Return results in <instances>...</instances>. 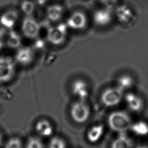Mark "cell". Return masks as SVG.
<instances>
[{
    "label": "cell",
    "instance_id": "17",
    "mask_svg": "<svg viewBox=\"0 0 148 148\" xmlns=\"http://www.w3.org/2000/svg\"><path fill=\"white\" fill-rule=\"evenodd\" d=\"M132 145L131 139L125 134H121L112 141L111 148H131Z\"/></svg>",
    "mask_w": 148,
    "mask_h": 148
},
{
    "label": "cell",
    "instance_id": "2",
    "mask_svg": "<svg viewBox=\"0 0 148 148\" xmlns=\"http://www.w3.org/2000/svg\"><path fill=\"white\" fill-rule=\"evenodd\" d=\"M67 28L68 27L65 23H60L49 28L46 34L47 40L54 46L62 44L66 37Z\"/></svg>",
    "mask_w": 148,
    "mask_h": 148
},
{
    "label": "cell",
    "instance_id": "4",
    "mask_svg": "<svg viewBox=\"0 0 148 148\" xmlns=\"http://www.w3.org/2000/svg\"><path fill=\"white\" fill-rule=\"evenodd\" d=\"M123 97V91L117 87L104 90L101 95V101L107 107H114L119 105Z\"/></svg>",
    "mask_w": 148,
    "mask_h": 148
},
{
    "label": "cell",
    "instance_id": "10",
    "mask_svg": "<svg viewBox=\"0 0 148 148\" xmlns=\"http://www.w3.org/2000/svg\"><path fill=\"white\" fill-rule=\"evenodd\" d=\"M124 100L128 108L134 112L140 111L144 105L142 98L134 92H128L124 97Z\"/></svg>",
    "mask_w": 148,
    "mask_h": 148
},
{
    "label": "cell",
    "instance_id": "18",
    "mask_svg": "<svg viewBox=\"0 0 148 148\" xmlns=\"http://www.w3.org/2000/svg\"><path fill=\"white\" fill-rule=\"evenodd\" d=\"M132 132L139 136H145L148 135V123L143 120L132 123L130 127Z\"/></svg>",
    "mask_w": 148,
    "mask_h": 148
},
{
    "label": "cell",
    "instance_id": "7",
    "mask_svg": "<svg viewBox=\"0 0 148 148\" xmlns=\"http://www.w3.org/2000/svg\"><path fill=\"white\" fill-rule=\"evenodd\" d=\"M87 23V19L84 13L81 11H75L69 16L65 24L68 28L81 30L86 27Z\"/></svg>",
    "mask_w": 148,
    "mask_h": 148
},
{
    "label": "cell",
    "instance_id": "3",
    "mask_svg": "<svg viewBox=\"0 0 148 148\" xmlns=\"http://www.w3.org/2000/svg\"><path fill=\"white\" fill-rule=\"evenodd\" d=\"M71 114L76 123H83L86 121L90 116V108L85 101H77L71 106Z\"/></svg>",
    "mask_w": 148,
    "mask_h": 148
},
{
    "label": "cell",
    "instance_id": "11",
    "mask_svg": "<svg viewBox=\"0 0 148 148\" xmlns=\"http://www.w3.org/2000/svg\"><path fill=\"white\" fill-rule=\"evenodd\" d=\"M94 23L100 27H104L109 24L112 21L111 11L108 9H100L95 10L92 15Z\"/></svg>",
    "mask_w": 148,
    "mask_h": 148
},
{
    "label": "cell",
    "instance_id": "1",
    "mask_svg": "<svg viewBox=\"0 0 148 148\" xmlns=\"http://www.w3.org/2000/svg\"><path fill=\"white\" fill-rule=\"evenodd\" d=\"M131 119L126 112L117 111L112 113L108 117V125L113 131L124 133L130 128L132 124Z\"/></svg>",
    "mask_w": 148,
    "mask_h": 148
},
{
    "label": "cell",
    "instance_id": "19",
    "mask_svg": "<svg viewBox=\"0 0 148 148\" xmlns=\"http://www.w3.org/2000/svg\"><path fill=\"white\" fill-rule=\"evenodd\" d=\"M6 45L13 49L18 48L21 42L20 35L15 31L10 29L6 35Z\"/></svg>",
    "mask_w": 148,
    "mask_h": 148
},
{
    "label": "cell",
    "instance_id": "16",
    "mask_svg": "<svg viewBox=\"0 0 148 148\" xmlns=\"http://www.w3.org/2000/svg\"><path fill=\"white\" fill-rule=\"evenodd\" d=\"M35 130L38 134L43 137L51 136L54 131L52 124L46 119L38 121L35 125Z\"/></svg>",
    "mask_w": 148,
    "mask_h": 148
},
{
    "label": "cell",
    "instance_id": "20",
    "mask_svg": "<svg viewBox=\"0 0 148 148\" xmlns=\"http://www.w3.org/2000/svg\"><path fill=\"white\" fill-rule=\"evenodd\" d=\"M117 87L123 91L129 90L133 87L134 80L130 75H123L117 79Z\"/></svg>",
    "mask_w": 148,
    "mask_h": 148
},
{
    "label": "cell",
    "instance_id": "6",
    "mask_svg": "<svg viewBox=\"0 0 148 148\" xmlns=\"http://www.w3.org/2000/svg\"><path fill=\"white\" fill-rule=\"evenodd\" d=\"M15 71V63L9 57H0V82L12 79Z\"/></svg>",
    "mask_w": 148,
    "mask_h": 148
},
{
    "label": "cell",
    "instance_id": "15",
    "mask_svg": "<svg viewBox=\"0 0 148 148\" xmlns=\"http://www.w3.org/2000/svg\"><path fill=\"white\" fill-rule=\"evenodd\" d=\"M64 8L58 4L49 6L46 11V17L49 21L54 23L61 20L64 14Z\"/></svg>",
    "mask_w": 148,
    "mask_h": 148
},
{
    "label": "cell",
    "instance_id": "26",
    "mask_svg": "<svg viewBox=\"0 0 148 148\" xmlns=\"http://www.w3.org/2000/svg\"><path fill=\"white\" fill-rule=\"evenodd\" d=\"M99 1L102 3H103V5H106L108 7L113 6L117 1V0H99Z\"/></svg>",
    "mask_w": 148,
    "mask_h": 148
},
{
    "label": "cell",
    "instance_id": "24",
    "mask_svg": "<svg viewBox=\"0 0 148 148\" xmlns=\"http://www.w3.org/2000/svg\"><path fill=\"white\" fill-rule=\"evenodd\" d=\"M27 148H43V145L38 139L31 138L27 143Z\"/></svg>",
    "mask_w": 148,
    "mask_h": 148
},
{
    "label": "cell",
    "instance_id": "14",
    "mask_svg": "<svg viewBox=\"0 0 148 148\" xmlns=\"http://www.w3.org/2000/svg\"><path fill=\"white\" fill-rule=\"evenodd\" d=\"M18 18V13L14 10H9L0 17V23L6 29H11L16 24Z\"/></svg>",
    "mask_w": 148,
    "mask_h": 148
},
{
    "label": "cell",
    "instance_id": "27",
    "mask_svg": "<svg viewBox=\"0 0 148 148\" xmlns=\"http://www.w3.org/2000/svg\"><path fill=\"white\" fill-rule=\"evenodd\" d=\"M1 142H2V136H1V135L0 134V146L1 145Z\"/></svg>",
    "mask_w": 148,
    "mask_h": 148
},
{
    "label": "cell",
    "instance_id": "12",
    "mask_svg": "<svg viewBox=\"0 0 148 148\" xmlns=\"http://www.w3.org/2000/svg\"><path fill=\"white\" fill-rule=\"evenodd\" d=\"M15 58L16 61L21 65H28L34 59L33 50L29 47H21L17 50Z\"/></svg>",
    "mask_w": 148,
    "mask_h": 148
},
{
    "label": "cell",
    "instance_id": "9",
    "mask_svg": "<svg viewBox=\"0 0 148 148\" xmlns=\"http://www.w3.org/2000/svg\"><path fill=\"white\" fill-rule=\"evenodd\" d=\"M116 16L118 20L123 24H130L133 21L135 14L131 8L127 5L119 6L115 11Z\"/></svg>",
    "mask_w": 148,
    "mask_h": 148
},
{
    "label": "cell",
    "instance_id": "21",
    "mask_svg": "<svg viewBox=\"0 0 148 148\" xmlns=\"http://www.w3.org/2000/svg\"><path fill=\"white\" fill-rule=\"evenodd\" d=\"M21 10L25 13L27 16H31L35 11V3L29 0L24 1L21 5Z\"/></svg>",
    "mask_w": 148,
    "mask_h": 148
},
{
    "label": "cell",
    "instance_id": "23",
    "mask_svg": "<svg viewBox=\"0 0 148 148\" xmlns=\"http://www.w3.org/2000/svg\"><path fill=\"white\" fill-rule=\"evenodd\" d=\"M5 148H22L21 141L17 138H11L6 143Z\"/></svg>",
    "mask_w": 148,
    "mask_h": 148
},
{
    "label": "cell",
    "instance_id": "22",
    "mask_svg": "<svg viewBox=\"0 0 148 148\" xmlns=\"http://www.w3.org/2000/svg\"><path fill=\"white\" fill-rule=\"evenodd\" d=\"M48 148H66V145L63 138L56 136L50 139Z\"/></svg>",
    "mask_w": 148,
    "mask_h": 148
},
{
    "label": "cell",
    "instance_id": "28",
    "mask_svg": "<svg viewBox=\"0 0 148 148\" xmlns=\"http://www.w3.org/2000/svg\"><path fill=\"white\" fill-rule=\"evenodd\" d=\"M138 148H148V147H147L146 146H140V147H139Z\"/></svg>",
    "mask_w": 148,
    "mask_h": 148
},
{
    "label": "cell",
    "instance_id": "8",
    "mask_svg": "<svg viewBox=\"0 0 148 148\" xmlns=\"http://www.w3.org/2000/svg\"><path fill=\"white\" fill-rule=\"evenodd\" d=\"M73 95L78 101H86L89 96L90 88L88 84L83 80H75L71 87Z\"/></svg>",
    "mask_w": 148,
    "mask_h": 148
},
{
    "label": "cell",
    "instance_id": "13",
    "mask_svg": "<svg viewBox=\"0 0 148 148\" xmlns=\"http://www.w3.org/2000/svg\"><path fill=\"white\" fill-rule=\"evenodd\" d=\"M105 132V127L102 124H97L91 126L87 130L86 137L91 143L98 142L103 136Z\"/></svg>",
    "mask_w": 148,
    "mask_h": 148
},
{
    "label": "cell",
    "instance_id": "5",
    "mask_svg": "<svg viewBox=\"0 0 148 148\" xmlns=\"http://www.w3.org/2000/svg\"><path fill=\"white\" fill-rule=\"evenodd\" d=\"M40 25L31 16L25 17L21 23V31L23 35L30 39L38 36L40 31Z\"/></svg>",
    "mask_w": 148,
    "mask_h": 148
},
{
    "label": "cell",
    "instance_id": "25",
    "mask_svg": "<svg viewBox=\"0 0 148 148\" xmlns=\"http://www.w3.org/2000/svg\"><path fill=\"white\" fill-rule=\"evenodd\" d=\"M6 30L0 29V50L3 49V47L6 45Z\"/></svg>",
    "mask_w": 148,
    "mask_h": 148
}]
</instances>
